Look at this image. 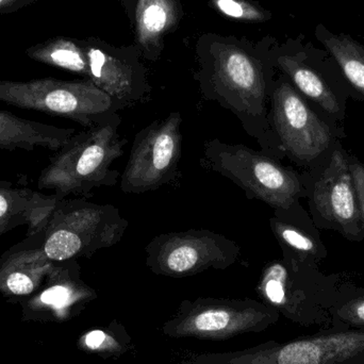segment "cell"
Masks as SVG:
<instances>
[{
	"label": "cell",
	"mask_w": 364,
	"mask_h": 364,
	"mask_svg": "<svg viewBox=\"0 0 364 364\" xmlns=\"http://www.w3.org/2000/svg\"><path fill=\"white\" fill-rule=\"evenodd\" d=\"M273 89L260 60L235 45L212 47L211 61L201 76L203 97L232 113L269 155L276 140L269 124Z\"/></svg>",
	"instance_id": "obj_1"
},
{
	"label": "cell",
	"mask_w": 364,
	"mask_h": 364,
	"mask_svg": "<svg viewBox=\"0 0 364 364\" xmlns=\"http://www.w3.org/2000/svg\"><path fill=\"white\" fill-rule=\"evenodd\" d=\"M121 123L117 114L76 132L38 175V190L51 191L64 199L70 195L89 196L94 188L114 186L119 174L111 166L124 155L127 144L119 132Z\"/></svg>",
	"instance_id": "obj_2"
},
{
	"label": "cell",
	"mask_w": 364,
	"mask_h": 364,
	"mask_svg": "<svg viewBox=\"0 0 364 364\" xmlns=\"http://www.w3.org/2000/svg\"><path fill=\"white\" fill-rule=\"evenodd\" d=\"M127 227L114 205L64 198L58 201L44 230L31 237L48 260L61 262L117 245Z\"/></svg>",
	"instance_id": "obj_3"
},
{
	"label": "cell",
	"mask_w": 364,
	"mask_h": 364,
	"mask_svg": "<svg viewBox=\"0 0 364 364\" xmlns=\"http://www.w3.org/2000/svg\"><path fill=\"white\" fill-rule=\"evenodd\" d=\"M200 164L237 184L248 198L263 201L276 211L291 209L301 193V179L294 172L274 156L244 144L205 141Z\"/></svg>",
	"instance_id": "obj_4"
},
{
	"label": "cell",
	"mask_w": 364,
	"mask_h": 364,
	"mask_svg": "<svg viewBox=\"0 0 364 364\" xmlns=\"http://www.w3.org/2000/svg\"><path fill=\"white\" fill-rule=\"evenodd\" d=\"M0 102L70 119L85 128L105 123L123 110L109 94L85 79L0 80Z\"/></svg>",
	"instance_id": "obj_5"
},
{
	"label": "cell",
	"mask_w": 364,
	"mask_h": 364,
	"mask_svg": "<svg viewBox=\"0 0 364 364\" xmlns=\"http://www.w3.org/2000/svg\"><path fill=\"white\" fill-rule=\"evenodd\" d=\"M279 318L277 309L256 299L198 297L182 301L162 325V333L173 339L226 341L244 333H262Z\"/></svg>",
	"instance_id": "obj_6"
},
{
	"label": "cell",
	"mask_w": 364,
	"mask_h": 364,
	"mask_svg": "<svg viewBox=\"0 0 364 364\" xmlns=\"http://www.w3.org/2000/svg\"><path fill=\"white\" fill-rule=\"evenodd\" d=\"M182 364H364V331L323 329L292 341H269L239 352L193 353Z\"/></svg>",
	"instance_id": "obj_7"
},
{
	"label": "cell",
	"mask_w": 364,
	"mask_h": 364,
	"mask_svg": "<svg viewBox=\"0 0 364 364\" xmlns=\"http://www.w3.org/2000/svg\"><path fill=\"white\" fill-rule=\"evenodd\" d=\"M146 267L156 275L183 278L208 269H226L241 248L232 240L207 229L156 235L145 247Z\"/></svg>",
	"instance_id": "obj_8"
},
{
	"label": "cell",
	"mask_w": 364,
	"mask_h": 364,
	"mask_svg": "<svg viewBox=\"0 0 364 364\" xmlns=\"http://www.w3.org/2000/svg\"><path fill=\"white\" fill-rule=\"evenodd\" d=\"M182 117L172 112L136 134L121 176L124 193L142 194L174 181L182 154Z\"/></svg>",
	"instance_id": "obj_9"
},
{
	"label": "cell",
	"mask_w": 364,
	"mask_h": 364,
	"mask_svg": "<svg viewBox=\"0 0 364 364\" xmlns=\"http://www.w3.org/2000/svg\"><path fill=\"white\" fill-rule=\"evenodd\" d=\"M269 124L278 146L291 157L311 161L331 144L328 126L306 104L288 81L274 85Z\"/></svg>",
	"instance_id": "obj_10"
},
{
	"label": "cell",
	"mask_w": 364,
	"mask_h": 364,
	"mask_svg": "<svg viewBox=\"0 0 364 364\" xmlns=\"http://www.w3.org/2000/svg\"><path fill=\"white\" fill-rule=\"evenodd\" d=\"M95 291L81 279L80 265L74 260L55 262L40 288L19 303L25 323H65L82 314L96 299Z\"/></svg>",
	"instance_id": "obj_11"
},
{
	"label": "cell",
	"mask_w": 364,
	"mask_h": 364,
	"mask_svg": "<svg viewBox=\"0 0 364 364\" xmlns=\"http://www.w3.org/2000/svg\"><path fill=\"white\" fill-rule=\"evenodd\" d=\"M257 292L263 303L272 306L288 320L303 325H318L328 329V312L318 307L309 299V294L299 280L296 260L273 261L265 265L261 273Z\"/></svg>",
	"instance_id": "obj_12"
},
{
	"label": "cell",
	"mask_w": 364,
	"mask_h": 364,
	"mask_svg": "<svg viewBox=\"0 0 364 364\" xmlns=\"http://www.w3.org/2000/svg\"><path fill=\"white\" fill-rule=\"evenodd\" d=\"M314 201L323 218L356 231L360 220L350 164L341 151H336L322 176L316 181Z\"/></svg>",
	"instance_id": "obj_13"
},
{
	"label": "cell",
	"mask_w": 364,
	"mask_h": 364,
	"mask_svg": "<svg viewBox=\"0 0 364 364\" xmlns=\"http://www.w3.org/2000/svg\"><path fill=\"white\" fill-rule=\"evenodd\" d=\"M87 70L85 80L117 100L123 109L143 102L149 95V87L134 65L102 50L94 43L83 41Z\"/></svg>",
	"instance_id": "obj_14"
},
{
	"label": "cell",
	"mask_w": 364,
	"mask_h": 364,
	"mask_svg": "<svg viewBox=\"0 0 364 364\" xmlns=\"http://www.w3.org/2000/svg\"><path fill=\"white\" fill-rule=\"evenodd\" d=\"M53 264L27 237L0 257V294L8 303H21L40 288Z\"/></svg>",
	"instance_id": "obj_15"
},
{
	"label": "cell",
	"mask_w": 364,
	"mask_h": 364,
	"mask_svg": "<svg viewBox=\"0 0 364 364\" xmlns=\"http://www.w3.org/2000/svg\"><path fill=\"white\" fill-rule=\"evenodd\" d=\"M59 197L0 181V237L27 225V237L40 233L48 224Z\"/></svg>",
	"instance_id": "obj_16"
},
{
	"label": "cell",
	"mask_w": 364,
	"mask_h": 364,
	"mask_svg": "<svg viewBox=\"0 0 364 364\" xmlns=\"http://www.w3.org/2000/svg\"><path fill=\"white\" fill-rule=\"evenodd\" d=\"M75 134L74 128L55 127L0 110V151L48 149L57 153Z\"/></svg>",
	"instance_id": "obj_17"
},
{
	"label": "cell",
	"mask_w": 364,
	"mask_h": 364,
	"mask_svg": "<svg viewBox=\"0 0 364 364\" xmlns=\"http://www.w3.org/2000/svg\"><path fill=\"white\" fill-rule=\"evenodd\" d=\"M277 65L304 95L320 105L331 114L339 112L340 104L337 96L324 77L310 65L306 53L301 51L280 55L277 58Z\"/></svg>",
	"instance_id": "obj_18"
},
{
	"label": "cell",
	"mask_w": 364,
	"mask_h": 364,
	"mask_svg": "<svg viewBox=\"0 0 364 364\" xmlns=\"http://www.w3.org/2000/svg\"><path fill=\"white\" fill-rule=\"evenodd\" d=\"M314 36L341 68L350 85L364 96V45L348 33L329 31L323 23Z\"/></svg>",
	"instance_id": "obj_19"
},
{
	"label": "cell",
	"mask_w": 364,
	"mask_h": 364,
	"mask_svg": "<svg viewBox=\"0 0 364 364\" xmlns=\"http://www.w3.org/2000/svg\"><path fill=\"white\" fill-rule=\"evenodd\" d=\"M177 18L178 8L175 0H139L136 13L139 43L149 50L157 48Z\"/></svg>",
	"instance_id": "obj_20"
},
{
	"label": "cell",
	"mask_w": 364,
	"mask_h": 364,
	"mask_svg": "<svg viewBox=\"0 0 364 364\" xmlns=\"http://www.w3.org/2000/svg\"><path fill=\"white\" fill-rule=\"evenodd\" d=\"M77 348L87 354L108 359L123 356L134 348V343L125 327L111 323L106 328L87 331L79 337Z\"/></svg>",
	"instance_id": "obj_21"
},
{
	"label": "cell",
	"mask_w": 364,
	"mask_h": 364,
	"mask_svg": "<svg viewBox=\"0 0 364 364\" xmlns=\"http://www.w3.org/2000/svg\"><path fill=\"white\" fill-rule=\"evenodd\" d=\"M329 331H364V292L337 299L329 309Z\"/></svg>",
	"instance_id": "obj_22"
},
{
	"label": "cell",
	"mask_w": 364,
	"mask_h": 364,
	"mask_svg": "<svg viewBox=\"0 0 364 364\" xmlns=\"http://www.w3.org/2000/svg\"><path fill=\"white\" fill-rule=\"evenodd\" d=\"M269 224L274 235L284 246V250L296 252L301 256L314 255L316 252V245L314 240L294 225L287 223L278 215L271 218Z\"/></svg>",
	"instance_id": "obj_23"
},
{
	"label": "cell",
	"mask_w": 364,
	"mask_h": 364,
	"mask_svg": "<svg viewBox=\"0 0 364 364\" xmlns=\"http://www.w3.org/2000/svg\"><path fill=\"white\" fill-rule=\"evenodd\" d=\"M212 1L220 13L231 18L248 21H263L269 18V15L264 10L245 0H212Z\"/></svg>",
	"instance_id": "obj_24"
},
{
	"label": "cell",
	"mask_w": 364,
	"mask_h": 364,
	"mask_svg": "<svg viewBox=\"0 0 364 364\" xmlns=\"http://www.w3.org/2000/svg\"><path fill=\"white\" fill-rule=\"evenodd\" d=\"M350 170L356 191L359 213L364 223V166L360 164H350Z\"/></svg>",
	"instance_id": "obj_25"
},
{
	"label": "cell",
	"mask_w": 364,
	"mask_h": 364,
	"mask_svg": "<svg viewBox=\"0 0 364 364\" xmlns=\"http://www.w3.org/2000/svg\"><path fill=\"white\" fill-rule=\"evenodd\" d=\"M40 0H0V15L17 12Z\"/></svg>",
	"instance_id": "obj_26"
}]
</instances>
